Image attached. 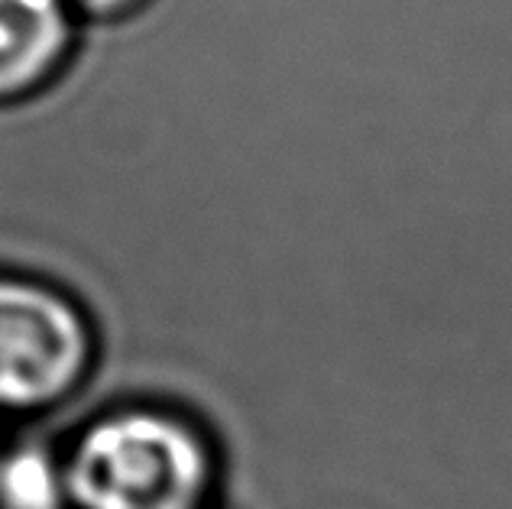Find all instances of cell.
Wrapping results in <instances>:
<instances>
[{
	"mask_svg": "<svg viewBox=\"0 0 512 509\" xmlns=\"http://www.w3.org/2000/svg\"><path fill=\"white\" fill-rule=\"evenodd\" d=\"M69 509H205L214 451L188 419L153 406L98 415L62 454Z\"/></svg>",
	"mask_w": 512,
	"mask_h": 509,
	"instance_id": "obj_1",
	"label": "cell"
},
{
	"mask_svg": "<svg viewBox=\"0 0 512 509\" xmlns=\"http://www.w3.org/2000/svg\"><path fill=\"white\" fill-rule=\"evenodd\" d=\"M94 331L69 292L0 273V412H46L85 383Z\"/></svg>",
	"mask_w": 512,
	"mask_h": 509,
	"instance_id": "obj_2",
	"label": "cell"
},
{
	"mask_svg": "<svg viewBox=\"0 0 512 509\" xmlns=\"http://www.w3.org/2000/svg\"><path fill=\"white\" fill-rule=\"evenodd\" d=\"M69 46L62 0H0V101L30 95Z\"/></svg>",
	"mask_w": 512,
	"mask_h": 509,
	"instance_id": "obj_3",
	"label": "cell"
},
{
	"mask_svg": "<svg viewBox=\"0 0 512 509\" xmlns=\"http://www.w3.org/2000/svg\"><path fill=\"white\" fill-rule=\"evenodd\" d=\"M0 509H69L62 454L17 445L0 454Z\"/></svg>",
	"mask_w": 512,
	"mask_h": 509,
	"instance_id": "obj_4",
	"label": "cell"
},
{
	"mask_svg": "<svg viewBox=\"0 0 512 509\" xmlns=\"http://www.w3.org/2000/svg\"><path fill=\"white\" fill-rule=\"evenodd\" d=\"M65 7H82L88 13H117V10H124L127 4H133V0H62Z\"/></svg>",
	"mask_w": 512,
	"mask_h": 509,
	"instance_id": "obj_5",
	"label": "cell"
}]
</instances>
